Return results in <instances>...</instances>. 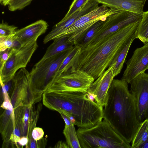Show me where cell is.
I'll return each instance as SVG.
<instances>
[{"instance_id": "cell-2", "label": "cell", "mask_w": 148, "mask_h": 148, "mask_svg": "<svg viewBox=\"0 0 148 148\" xmlns=\"http://www.w3.org/2000/svg\"><path fill=\"white\" fill-rule=\"evenodd\" d=\"M123 79L112 80L103 108V119L128 143H131L140 124L133 97Z\"/></svg>"}, {"instance_id": "cell-4", "label": "cell", "mask_w": 148, "mask_h": 148, "mask_svg": "<svg viewBox=\"0 0 148 148\" xmlns=\"http://www.w3.org/2000/svg\"><path fill=\"white\" fill-rule=\"evenodd\" d=\"M77 133L81 148H131L104 119L92 127H79Z\"/></svg>"}, {"instance_id": "cell-30", "label": "cell", "mask_w": 148, "mask_h": 148, "mask_svg": "<svg viewBox=\"0 0 148 148\" xmlns=\"http://www.w3.org/2000/svg\"><path fill=\"white\" fill-rule=\"evenodd\" d=\"M28 142L29 139L28 137L25 136H23L20 138L18 143L21 146H23L25 145L27 146Z\"/></svg>"}, {"instance_id": "cell-14", "label": "cell", "mask_w": 148, "mask_h": 148, "mask_svg": "<svg viewBox=\"0 0 148 148\" xmlns=\"http://www.w3.org/2000/svg\"><path fill=\"white\" fill-rule=\"evenodd\" d=\"M99 3L95 0H88L80 9L67 19L62 20L54 26L51 30L46 36L43 43L58 38L59 35L75 21L82 16L92 11L98 7Z\"/></svg>"}, {"instance_id": "cell-20", "label": "cell", "mask_w": 148, "mask_h": 148, "mask_svg": "<svg viewBox=\"0 0 148 148\" xmlns=\"http://www.w3.org/2000/svg\"><path fill=\"white\" fill-rule=\"evenodd\" d=\"M63 133L65 138L66 143L69 148H81L77 131L73 123L70 125L65 124Z\"/></svg>"}, {"instance_id": "cell-32", "label": "cell", "mask_w": 148, "mask_h": 148, "mask_svg": "<svg viewBox=\"0 0 148 148\" xmlns=\"http://www.w3.org/2000/svg\"><path fill=\"white\" fill-rule=\"evenodd\" d=\"M140 148H148V137L146 140L140 147Z\"/></svg>"}, {"instance_id": "cell-6", "label": "cell", "mask_w": 148, "mask_h": 148, "mask_svg": "<svg viewBox=\"0 0 148 148\" xmlns=\"http://www.w3.org/2000/svg\"><path fill=\"white\" fill-rule=\"evenodd\" d=\"M120 11L113 8L109 9L103 5L80 17L63 31L58 38L68 37V40L77 45L89 28L97 22L105 21L110 16Z\"/></svg>"}, {"instance_id": "cell-12", "label": "cell", "mask_w": 148, "mask_h": 148, "mask_svg": "<svg viewBox=\"0 0 148 148\" xmlns=\"http://www.w3.org/2000/svg\"><path fill=\"white\" fill-rule=\"evenodd\" d=\"M148 69V42L136 48L126 63L122 79L128 84L139 74Z\"/></svg>"}, {"instance_id": "cell-25", "label": "cell", "mask_w": 148, "mask_h": 148, "mask_svg": "<svg viewBox=\"0 0 148 148\" xmlns=\"http://www.w3.org/2000/svg\"><path fill=\"white\" fill-rule=\"evenodd\" d=\"M32 0H11L7 3L8 9L11 11L21 10L29 4Z\"/></svg>"}, {"instance_id": "cell-1", "label": "cell", "mask_w": 148, "mask_h": 148, "mask_svg": "<svg viewBox=\"0 0 148 148\" xmlns=\"http://www.w3.org/2000/svg\"><path fill=\"white\" fill-rule=\"evenodd\" d=\"M140 21L131 23L81 50L73 59L71 71H85L95 80L114 63L129 38L136 31Z\"/></svg>"}, {"instance_id": "cell-9", "label": "cell", "mask_w": 148, "mask_h": 148, "mask_svg": "<svg viewBox=\"0 0 148 148\" xmlns=\"http://www.w3.org/2000/svg\"><path fill=\"white\" fill-rule=\"evenodd\" d=\"M38 46L37 41L13 50L4 66L0 71V81L4 82L10 80L17 71L25 68Z\"/></svg>"}, {"instance_id": "cell-29", "label": "cell", "mask_w": 148, "mask_h": 148, "mask_svg": "<svg viewBox=\"0 0 148 148\" xmlns=\"http://www.w3.org/2000/svg\"><path fill=\"white\" fill-rule=\"evenodd\" d=\"M44 132L42 129L39 127H35L33 130L32 136L35 141L42 139L44 135Z\"/></svg>"}, {"instance_id": "cell-10", "label": "cell", "mask_w": 148, "mask_h": 148, "mask_svg": "<svg viewBox=\"0 0 148 148\" xmlns=\"http://www.w3.org/2000/svg\"><path fill=\"white\" fill-rule=\"evenodd\" d=\"M29 72L21 69L14 76V85L10 100L14 108L20 106L30 107L37 102L30 85Z\"/></svg>"}, {"instance_id": "cell-15", "label": "cell", "mask_w": 148, "mask_h": 148, "mask_svg": "<svg viewBox=\"0 0 148 148\" xmlns=\"http://www.w3.org/2000/svg\"><path fill=\"white\" fill-rule=\"evenodd\" d=\"M48 25L43 20H40L16 30L14 36L22 46L37 41L38 37L45 33Z\"/></svg>"}, {"instance_id": "cell-31", "label": "cell", "mask_w": 148, "mask_h": 148, "mask_svg": "<svg viewBox=\"0 0 148 148\" xmlns=\"http://www.w3.org/2000/svg\"><path fill=\"white\" fill-rule=\"evenodd\" d=\"M55 148H69L67 144L62 141H59L55 145Z\"/></svg>"}, {"instance_id": "cell-28", "label": "cell", "mask_w": 148, "mask_h": 148, "mask_svg": "<svg viewBox=\"0 0 148 148\" xmlns=\"http://www.w3.org/2000/svg\"><path fill=\"white\" fill-rule=\"evenodd\" d=\"M13 50L12 49L7 48L0 51V71L2 70Z\"/></svg>"}, {"instance_id": "cell-18", "label": "cell", "mask_w": 148, "mask_h": 148, "mask_svg": "<svg viewBox=\"0 0 148 148\" xmlns=\"http://www.w3.org/2000/svg\"><path fill=\"white\" fill-rule=\"evenodd\" d=\"M135 32L130 37L116 57L113 70L114 77L119 74L122 70L130 47L133 41L136 39Z\"/></svg>"}, {"instance_id": "cell-21", "label": "cell", "mask_w": 148, "mask_h": 148, "mask_svg": "<svg viewBox=\"0 0 148 148\" xmlns=\"http://www.w3.org/2000/svg\"><path fill=\"white\" fill-rule=\"evenodd\" d=\"M81 48L82 47L78 45H74L70 53L62 63L53 83L61 74L70 70L71 63L73 59L75 56L81 50Z\"/></svg>"}, {"instance_id": "cell-22", "label": "cell", "mask_w": 148, "mask_h": 148, "mask_svg": "<svg viewBox=\"0 0 148 148\" xmlns=\"http://www.w3.org/2000/svg\"><path fill=\"white\" fill-rule=\"evenodd\" d=\"M135 36L144 44L148 42V11L144 12Z\"/></svg>"}, {"instance_id": "cell-8", "label": "cell", "mask_w": 148, "mask_h": 148, "mask_svg": "<svg viewBox=\"0 0 148 148\" xmlns=\"http://www.w3.org/2000/svg\"><path fill=\"white\" fill-rule=\"evenodd\" d=\"M142 17V15L126 11H121L110 16L104 21L86 47L95 44L107 36L131 23L140 21Z\"/></svg>"}, {"instance_id": "cell-13", "label": "cell", "mask_w": 148, "mask_h": 148, "mask_svg": "<svg viewBox=\"0 0 148 148\" xmlns=\"http://www.w3.org/2000/svg\"><path fill=\"white\" fill-rule=\"evenodd\" d=\"M115 62L110 66L91 84L87 93L92 95L98 104L104 107L106 103L108 92L115 77L113 70Z\"/></svg>"}, {"instance_id": "cell-16", "label": "cell", "mask_w": 148, "mask_h": 148, "mask_svg": "<svg viewBox=\"0 0 148 148\" xmlns=\"http://www.w3.org/2000/svg\"><path fill=\"white\" fill-rule=\"evenodd\" d=\"M99 3L119 11L131 12L141 15L146 0H95Z\"/></svg>"}, {"instance_id": "cell-19", "label": "cell", "mask_w": 148, "mask_h": 148, "mask_svg": "<svg viewBox=\"0 0 148 148\" xmlns=\"http://www.w3.org/2000/svg\"><path fill=\"white\" fill-rule=\"evenodd\" d=\"M148 137V119L140 126L132 142L131 148H140L146 140Z\"/></svg>"}, {"instance_id": "cell-11", "label": "cell", "mask_w": 148, "mask_h": 148, "mask_svg": "<svg viewBox=\"0 0 148 148\" xmlns=\"http://www.w3.org/2000/svg\"><path fill=\"white\" fill-rule=\"evenodd\" d=\"M130 92L134 99L139 123L148 119V74L142 73L130 82Z\"/></svg>"}, {"instance_id": "cell-24", "label": "cell", "mask_w": 148, "mask_h": 148, "mask_svg": "<svg viewBox=\"0 0 148 148\" xmlns=\"http://www.w3.org/2000/svg\"><path fill=\"white\" fill-rule=\"evenodd\" d=\"M14 35L7 37L0 36V51L11 48L18 50L22 46L14 36Z\"/></svg>"}, {"instance_id": "cell-26", "label": "cell", "mask_w": 148, "mask_h": 148, "mask_svg": "<svg viewBox=\"0 0 148 148\" xmlns=\"http://www.w3.org/2000/svg\"><path fill=\"white\" fill-rule=\"evenodd\" d=\"M88 0H74L70 7L69 9L64 17L62 20H64L80 9Z\"/></svg>"}, {"instance_id": "cell-3", "label": "cell", "mask_w": 148, "mask_h": 148, "mask_svg": "<svg viewBox=\"0 0 148 148\" xmlns=\"http://www.w3.org/2000/svg\"><path fill=\"white\" fill-rule=\"evenodd\" d=\"M42 97L45 106L66 115L79 127H92L103 119V107L92 99L88 93L45 92Z\"/></svg>"}, {"instance_id": "cell-23", "label": "cell", "mask_w": 148, "mask_h": 148, "mask_svg": "<svg viewBox=\"0 0 148 148\" xmlns=\"http://www.w3.org/2000/svg\"><path fill=\"white\" fill-rule=\"evenodd\" d=\"M104 22L99 21L93 24L77 45L80 46L82 48L86 47L88 43L99 30Z\"/></svg>"}, {"instance_id": "cell-5", "label": "cell", "mask_w": 148, "mask_h": 148, "mask_svg": "<svg viewBox=\"0 0 148 148\" xmlns=\"http://www.w3.org/2000/svg\"><path fill=\"white\" fill-rule=\"evenodd\" d=\"M72 48L47 59L38 66H34L29 73L30 86L38 102L53 83L62 63Z\"/></svg>"}, {"instance_id": "cell-17", "label": "cell", "mask_w": 148, "mask_h": 148, "mask_svg": "<svg viewBox=\"0 0 148 148\" xmlns=\"http://www.w3.org/2000/svg\"><path fill=\"white\" fill-rule=\"evenodd\" d=\"M68 39V36H64L54 40L42 57L34 66H38L47 59L71 49L74 45L69 41Z\"/></svg>"}, {"instance_id": "cell-7", "label": "cell", "mask_w": 148, "mask_h": 148, "mask_svg": "<svg viewBox=\"0 0 148 148\" xmlns=\"http://www.w3.org/2000/svg\"><path fill=\"white\" fill-rule=\"evenodd\" d=\"M95 80L92 76L85 71L79 70L69 71L61 74L45 92L87 93Z\"/></svg>"}, {"instance_id": "cell-27", "label": "cell", "mask_w": 148, "mask_h": 148, "mask_svg": "<svg viewBox=\"0 0 148 148\" xmlns=\"http://www.w3.org/2000/svg\"><path fill=\"white\" fill-rule=\"evenodd\" d=\"M17 27L3 22L0 24V36L7 37L14 35Z\"/></svg>"}]
</instances>
